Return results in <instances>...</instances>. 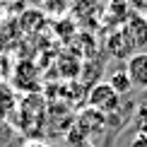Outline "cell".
I'll use <instances>...</instances> for the list:
<instances>
[{
  "mask_svg": "<svg viewBox=\"0 0 147 147\" xmlns=\"http://www.w3.org/2000/svg\"><path fill=\"white\" fill-rule=\"evenodd\" d=\"M121 32L125 34V39L130 41V46L133 48H138V46H147V17L145 15H130L128 17V22H125V27L121 29Z\"/></svg>",
  "mask_w": 147,
  "mask_h": 147,
  "instance_id": "cell-3",
  "label": "cell"
},
{
  "mask_svg": "<svg viewBox=\"0 0 147 147\" xmlns=\"http://www.w3.org/2000/svg\"><path fill=\"white\" fill-rule=\"evenodd\" d=\"M125 75L130 80V87L135 89H147V53L140 51V53H133L125 63Z\"/></svg>",
  "mask_w": 147,
  "mask_h": 147,
  "instance_id": "cell-2",
  "label": "cell"
},
{
  "mask_svg": "<svg viewBox=\"0 0 147 147\" xmlns=\"http://www.w3.org/2000/svg\"><path fill=\"white\" fill-rule=\"evenodd\" d=\"M87 101H89V104H87L89 109H96L99 113L109 116V113L118 111V106H121V94H118V92H116L109 82H96L94 87L89 89Z\"/></svg>",
  "mask_w": 147,
  "mask_h": 147,
  "instance_id": "cell-1",
  "label": "cell"
},
{
  "mask_svg": "<svg viewBox=\"0 0 147 147\" xmlns=\"http://www.w3.org/2000/svg\"><path fill=\"white\" fill-rule=\"evenodd\" d=\"M104 121H106V116H104V113H99L96 109H89V106H87L82 113L77 116L75 128H82L84 135L92 138V135H96V133L104 130Z\"/></svg>",
  "mask_w": 147,
  "mask_h": 147,
  "instance_id": "cell-4",
  "label": "cell"
},
{
  "mask_svg": "<svg viewBox=\"0 0 147 147\" xmlns=\"http://www.w3.org/2000/svg\"><path fill=\"white\" fill-rule=\"evenodd\" d=\"M24 147H53V145L44 142V140H29V142H24Z\"/></svg>",
  "mask_w": 147,
  "mask_h": 147,
  "instance_id": "cell-7",
  "label": "cell"
},
{
  "mask_svg": "<svg viewBox=\"0 0 147 147\" xmlns=\"http://www.w3.org/2000/svg\"><path fill=\"white\" fill-rule=\"evenodd\" d=\"M109 84H111V87L118 92V94H125L128 89H130V80H128V75H125V70H116L111 77L106 80Z\"/></svg>",
  "mask_w": 147,
  "mask_h": 147,
  "instance_id": "cell-5",
  "label": "cell"
},
{
  "mask_svg": "<svg viewBox=\"0 0 147 147\" xmlns=\"http://www.w3.org/2000/svg\"><path fill=\"white\" fill-rule=\"evenodd\" d=\"M133 5H135L138 15H145L147 17V0H133Z\"/></svg>",
  "mask_w": 147,
  "mask_h": 147,
  "instance_id": "cell-6",
  "label": "cell"
}]
</instances>
